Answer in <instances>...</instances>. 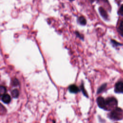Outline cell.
<instances>
[{
  "label": "cell",
  "mask_w": 123,
  "mask_h": 123,
  "mask_svg": "<svg viewBox=\"0 0 123 123\" xmlns=\"http://www.w3.org/2000/svg\"><path fill=\"white\" fill-rule=\"evenodd\" d=\"M109 117L113 120H120L123 118V111L119 108L113 109L110 113Z\"/></svg>",
  "instance_id": "cell-1"
},
{
  "label": "cell",
  "mask_w": 123,
  "mask_h": 123,
  "mask_svg": "<svg viewBox=\"0 0 123 123\" xmlns=\"http://www.w3.org/2000/svg\"><path fill=\"white\" fill-rule=\"evenodd\" d=\"M106 110H113L115 109L117 106V101L114 98H108L106 100Z\"/></svg>",
  "instance_id": "cell-2"
},
{
  "label": "cell",
  "mask_w": 123,
  "mask_h": 123,
  "mask_svg": "<svg viewBox=\"0 0 123 123\" xmlns=\"http://www.w3.org/2000/svg\"><path fill=\"white\" fill-rule=\"evenodd\" d=\"M97 102L98 106L101 109L106 110V101L103 98L101 97H99L97 99Z\"/></svg>",
  "instance_id": "cell-3"
},
{
  "label": "cell",
  "mask_w": 123,
  "mask_h": 123,
  "mask_svg": "<svg viewBox=\"0 0 123 123\" xmlns=\"http://www.w3.org/2000/svg\"><path fill=\"white\" fill-rule=\"evenodd\" d=\"M114 91L116 93H121L123 92V83L122 82H118L115 86Z\"/></svg>",
  "instance_id": "cell-4"
},
{
  "label": "cell",
  "mask_w": 123,
  "mask_h": 123,
  "mask_svg": "<svg viewBox=\"0 0 123 123\" xmlns=\"http://www.w3.org/2000/svg\"><path fill=\"white\" fill-rule=\"evenodd\" d=\"M69 90L70 92L73 93H76L79 91L78 87L75 85H72L69 87Z\"/></svg>",
  "instance_id": "cell-5"
},
{
  "label": "cell",
  "mask_w": 123,
  "mask_h": 123,
  "mask_svg": "<svg viewBox=\"0 0 123 123\" xmlns=\"http://www.w3.org/2000/svg\"><path fill=\"white\" fill-rule=\"evenodd\" d=\"M99 13L100 14V15H101V16L105 20L108 19V14L106 12V11L105 10V9L104 8H103L102 7H100L99 8Z\"/></svg>",
  "instance_id": "cell-6"
},
{
  "label": "cell",
  "mask_w": 123,
  "mask_h": 123,
  "mask_svg": "<svg viewBox=\"0 0 123 123\" xmlns=\"http://www.w3.org/2000/svg\"><path fill=\"white\" fill-rule=\"evenodd\" d=\"M1 100L5 103H9L11 101V97L8 94H4L2 96Z\"/></svg>",
  "instance_id": "cell-7"
},
{
  "label": "cell",
  "mask_w": 123,
  "mask_h": 123,
  "mask_svg": "<svg viewBox=\"0 0 123 123\" xmlns=\"http://www.w3.org/2000/svg\"><path fill=\"white\" fill-rule=\"evenodd\" d=\"M78 22L81 25H85L86 23V21L83 16H80L78 18Z\"/></svg>",
  "instance_id": "cell-8"
},
{
  "label": "cell",
  "mask_w": 123,
  "mask_h": 123,
  "mask_svg": "<svg viewBox=\"0 0 123 123\" xmlns=\"http://www.w3.org/2000/svg\"><path fill=\"white\" fill-rule=\"evenodd\" d=\"M118 30L121 35L123 37V19L121 21L119 25Z\"/></svg>",
  "instance_id": "cell-9"
},
{
  "label": "cell",
  "mask_w": 123,
  "mask_h": 123,
  "mask_svg": "<svg viewBox=\"0 0 123 123\" xmlns=\"http://www.w3.org/2000/svg\"><path fill=\"white\" fill-rule=\"evenodd\" d=\"M12 95L14 98H17L19 96V91L17 89H13L11 92Z\"/></svg>",
  "instance_id": "cell-10"
},
{
  "label": "cell",
  "mask_w": 123,
  "mask_h": 123,
  "mask_svg": "<svg viewBox=\"0 0 123 123\" xmlns=\"http://www.w3.org/2000/svg\"><path fill=\"white\" fill-rule=\"evenodd\" d=\"M0 94H1V95H4L5 94V92H6V89H5V88L4 87V86H1V87H0Z\"/></svg>",
  "instance_id": "cell-11"
},
{
  "label": "cell",
  "mask_w": 123,
  "mask_h": 123,
  "mask_svg": "<svg viewBox=\"0 0 123 123\" xmlns=\"http://www.w3.org/2000/svg\"><path fill=\"white\" fill-rule=\"evenodd\" d=\"M106 84H104L102 86H101L99 88V89H98V93H100L101 92H102L103 90H104V88L106 87Z\"/></svg>",
  "instance_id": "cell-12"
},
{
  "label": "cell",
  "mask_w": 123,
  "mask_h": 123,
  "mask_svg": "<svg viewBox=\"0 0 123 123\" xmlns=\"http://www.w3.org/2000/svg\"><path fill=\"white\" fill-rule=\"evenodd\" d=\"M12 84H13V85L16 86V85H18L19 84V83H18V80L16 79H15L13 80V81L12 82Z\"/></svg>",
  "instance_id": "cell-13"
},
{
  "label": "cell",
  "mask_w": 123,
  "mask_h": 123,
  "mask_svg": "<svg viewBox=\"0 0 123 123\" xmlns=\"http://www.w3.org/2000/svg\"><path fill=\"white\" fill-rule=\"evenodd\" d=\"M120 13L123 15V5H122L120 9V11H119Z\"/></svg>",
  "instance_id": "cell-14"
},
{
  "label": "cell",
  "mask_w": 123,
  "mask_h": 123,
  "mask_svg": "<svg viewBox=\"0 0 123 123\" xmlns=\"http://www.w3.org/2000/svg\"><path fill=\"white\" fill-rule=\"evenodd\" d=\"M75 33H76V36H79V37L80 38H81V39H83V37H81V35H80L81 34H80V33H79V32H75Z\"/></svg>",
  "instance_id": "cell-15"
},
{
  "label": "cell",
  "mask_w": 123,
  "mask_h": 123,
  "mask_svg": "<svg viewBox=\"0 0 123 123\" xmlns=\"http://www.w3.org/2000/svg\"><path fill=\"white\" fill-rule=\"evenodd\" d=\"M111 42H112V43L113 44H115L116 45H121L120 44H119V43H118V42H116L115 41H114V40H111Z\"/></svg>",
  "instance_id": "cell-16"
},
{
  "label": "cell",
  "mask_w": 123,
  "mask_h": 123,
  "mask_svg": "<svg viewBox=\"0 0 123 123\" xmlns=\"http://www.w3.org/2000/svg\"><path fill=\"white\" fill-rule=\"evenodd\" d=\"M70 0V1H73V0Z\"/></svg>",
  "instance_id": "cell-17"
}]
</instances>
